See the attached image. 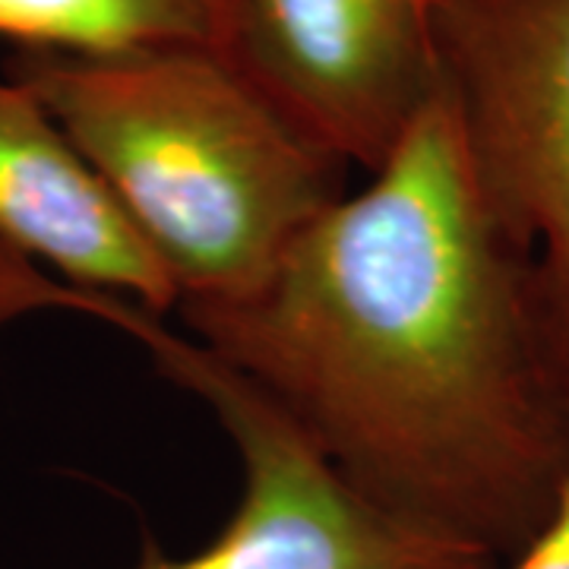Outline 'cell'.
<instances>
[{
  "instance_id": "cell-4",
  "label": "cell",
  "mask_w": 569,
  "mask_h": 569,
  "mask_svg": "<svg viewBox=\"0 0 569 569\" xmlns=\"http://www.w3.org/2000/svg\"><path fill=\"white\" fill-rule=\"evenodd\" d=\"M430 32L475 187L569 323V0H430Z\"/></svg>"
},
{
  "instance_id": "cell-6",
  "label": "cell",
  "mask_w": 569,
  "mask_h": 569,
  "mask_svg": "<svg viewBox=\"0 0 569 569\" xmlns=\"http://www.w3.org/2000/svg\"><path fill=\"white\" fill-rule=\"evenodd\" d=\"M0 247L51 263L73 288L178 310V288L99 174L10 77L0 80Z\"/></svg>"
},
{
  "instance_id": "cell-1",
  "label": "cell",
  "mask_w": 569,
  "mask_h": 569,
  "mask_svg": "<svg viewBox=\"0 0 569 569\" xmlns=\"http://www.w3.org/2000/svg\"><path fill=\"white\" fill-rule=\"evenodd\" d=\"M178 313L392 519L493 563L548 526L569 481V323L481 200L443 86L253 291Z\"/></svg>"
},
{
  "instance_id": "cell-8",
  "label": "cell",
  "mask_w": 569,
  "mask_h": 569,
  "mask_svg": "<svg viewBox=\"0 0 569 569\" xmlns=\"http://www.w3.org/2000/svg\"><path fill=\"white\" fill-rule=\"evenodd\" d=\"M509 563L512 569H569V481L557 500V509L548 519V526L538 531V538L529 548Z\"/></svg>"
},
{
  "instance_id": "cell-5",
  "label": "cell",
  "mask_w": 569,
  "mask_h": 569,
  "mask_svg": "<svg viewBox=\"0 0 569 569\" xmlns=\"http://www.w3.org/2000/svg\"><path fill=\"white\" fill-rule=\"evenodd\" d=\"M219 54L295 130L380 171L440 89L430 0H219Z\"/></svg>"
},
{
  "instance_id": "cell-2",
  "label": "cell",
  "mask_w": 569,
  "mask_h": 569,
  "mask_svg": "<svg viewBox=\"0 0 569 569\" xmlns=\"http://www.w3.org/2000/svg\"><path fill=\"white\" fill-rule=\"evenodd\" d=\"M26 86L156 253L181 305L244 298L346 197V168L212 48L17 51Z\"/></svg>"
},
{
  "instance_id": "cell-3",
  "label": "cell",
  "mask_w": 569,
  "mask_h": 569,
  "mask_svg": "<svg viewBox=\"0 0 569 569\" xmlns=\"http://www.w3.org/2000/svg\"><path fill=\"white\" fill-rule=\"evenodd\" d=\"M54 305L89 310L130 332L174 383L200 396L241 459V497L224 526L190 557L146 538L133 569H493L478 548L415 529L377 509L326 462L282 408L159 313L89 288H44Z\"/></svg>"
},
{
  "instance_id": "cell-7",
  "label": "cell",
  "mask_w": 569,
  "mask_h": 569,
  "mask_svg": "<svg viewBox=\"0 0 569 569\" xmlns=\"http://www.w3.org/2000/svg\"><path fill=\"white\" fill-rule=\"evenodd\" d=\"M0 39L17 51L114 54L222 44L219 0H0Z\"/></svg>"
}]
</instances>
